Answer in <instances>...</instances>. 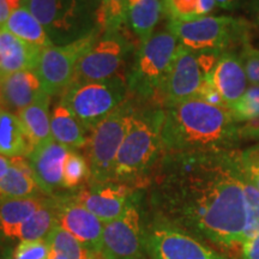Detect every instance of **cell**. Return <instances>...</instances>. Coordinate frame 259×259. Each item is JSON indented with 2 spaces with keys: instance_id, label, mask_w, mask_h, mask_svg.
Here are the masks:
<instances>
[{
  "instance_id": "obj_1",
  "label": "cell",
  "mask_w": 259,
  "mask_h": 259,
  "mask_svg": "<svg viewBox=\"0 0 259 259\" xmlns=\"http://www.w3.org/2000/svg\"><path fill=\"white\" fill-rule=\"evenodd\" d=\"M153 169L155 218L227 257L241 254L246 198L240 151L163 153Z\"/></svg>"
},
{
  "instance_id": "obj_2",
  "label": "cell",
  "mask_w": 259,
  "mask_h": 259,
  "mask_svg": "<svg viewBox=\"0 0 259 259\" xmlns=\"http://www.w3.org/2000/svg\"><path fill=\"white\" fill-rule=\"evenodd\" d=\"M239 126L229 109L198 97L164 106L160 126L163 153L234 150L241 141Z\"/></svg>"
},
{
  "instance_id": "obj_3",
  "label": "cell",
  "mask_w": 259,
  "mask_h": 259,
  "mask_svg": "<svg viewBox=\"0 0 259 259\" xmlns=\"http://www.w3.org/2000/svg\"><path fill=\"white\" fill-rule=\"evenodd\" d=\"M161 108L147 113L136 112L116 157L113 183L141 180L163 155L161 134Z\"/></svg>"
},
{
  "instance_id": "obj_4",
  "label": "cell",
  "mask_w": 259,
  "mask_h": 259,
  "mask_svg": "<svg viewBox=\"0 0 259 259\" xmlns=\"http://www.w3.org/2000/svg\"><path fill=\"white\" fill-rule=\"evenodd\" d=\"M167 30L191 51L225 53L251 40L255 29L244 17L209 15L191 21H168Z\"/></svg>"
},
{
  "instance_id": "obj_5",
  "label": "cell",
  "mask_w": 259,
  "mask_h": 259,
  "mask_svg": "<svg viewBox=\"0 0 259 259\" xmlns=\"http://www.w3.org/2000/svg\"><path fill=\"white\" fill-rule=\"evenodd\" d=\"M178 47L179 41L168 30L154 32L141 44L128 74V92L143 100L160 96Z\"/></svg>"
},
{
  "instance_id": "obj_6",
  "label": "cell",
  "mask_w": 259,
  "mask_h": 259,
  "mask_svg": "<svg viewBox=\"0 0 259 259\" xmlns=\"http://www.w3.org/2000/svg\"><path fill=\"white\" fill-rule=\"evenodd\" d=\"M127 92V83L119 76L99 82H73L61 94L60 103L67 107L89 134L125 102Z\"/></svg>"
},
{
  "instance_id": "obj_7",
  "label": "cell",
  "mask_w": 259,
  "mask_h": 259,
  "mask_svg": "<svg viewBox=\"0 0 259 259\" xmlns=\"http://www.w3.org/2000/svg\"><path fill=\"white\" fill-rule=\"evenodd\" d=\"M135 113L131 103L125 101L89 132L85 149L92 184L113 181L116 157Z\"/></svg>"
},
{
  "instance_id": "obj_8",
  "label": "cell",
  "mask_w": 259,
  "mask_h": 259,
  "mask_svg": "<svg viewBox=\"0 0 259 259\" xmlns=\"http://www.w3.org/2000/svg\"><path fill=\"white\" fill-rule=\"evenodd\" d=\"M97 28L72 42L65 45H53L41 51L36 72L44 92L50 96L63 94L76 77L77 66L84 54L100 37Z\"/></svg>"
},
{
  "instance_id": "obj_9",
  "label": "cell",
  "mask_w": 259,
  "mask_h": 259,
  "mask_svg": "<svg viewBox=\"0 0 259 259\" xmlns=\"http://www.w3.org/2000/svg\"><path fill=\"white\" fill-rule=\"evenodd\" d=\"M222 53L194 52L179 44L160 97L164 106L198 97L205 79Z\"/></svg>"
},
{
  "instance_id": "obj_10",
  "label": "cell",
  "mask_w": 259,
  "mask_h": 259,
  "mask_svg": "<svg viewBox=\"0 0 259 259\" xmlns=\"http://www.w3.org/2000/svg\"><path fill=\"white\" fill-rule=\"evenodd\" d=\"M150 259H232L183 229L155 218L144 231Z\"/></svg>"
},
{
  "instance_id": "obj_11",
  "label": "cell",
  "mask_w": 259,
  "mask_h": 259,
  "mask_svg": "<svg viewBox=\"0 0 259 259\" xmlns=\"http://www.w3.org/2000/svg\"><path fill=\"white\" fill-rule=\"evenodd\" d=\"M22 6L44 25L52 42L69 44L90 31L84 28L83 0H28Z\"/></svg>"
},
{
  "instance_id": "obj_12",
  "label": "cell",
  "mask_w": 259,
  "mask_h": 259,
  "mask_svg": "<svg viewBox=\"0 0 259 259\" xmlns=\"http://www.w3.org/2000/svg\"><path fill=\"white\" fill-rule=\"evenodd\" d=\"M130 47L131 45L121 30L100 35L79 60L73 82H99L116 77Z\"/></svg>"
},
{
  "instance_id": "obj_13",
  "label": "cell",
  "mask_w": 259,
  "mask_h": 259,
  "mask_svg": "<svg viewBox=\"0 0 259 259\" xmlns=\"http://www.w3.org/2000/svg\"><path fill=\"white\" fill-rule=\"evenodd\" d=\"M144 229L141 213L135 203L111 222L103 223V259H145Z\"/></svg>"
},
{
  "instance_id": "obj_14",
  "label": "cell",
  "mask_w": 259,
  "mask_h": 259,
  "mask_svg": "<svg viewBox=\"0 0 259 259\" xmlns=\"http://www.w3.org/2000/svg\"><path fill=\"white\" fill-rule=\"evenodd\" d=\"M57 222L93 253H101L103 223L71 197L53 199Z\"/></svg>"
},
{
  "instance_id": "obj_15",
  "label": "cell",
  "mask_w": 259,
  "mask_h": 259,
  "mask_svg": "<svg viewBox=\"0 0 259 259\" xmlns=\"http://www.w3.org/2000/svg\"><path fill=\"white\" fill-rule=\"evenodd\" d=\"M72 198L85 206L102 223L118 219L132 203L131 189L125 184L113 181L90 184L89 187L79 190L73 194Z\"/></svg>"
},
{
  "instance_id": "obj_16",
  "label": "cell",
  "mask_w": 259,
  "mask_h": 259,
  "mask_svg": "<svg viewBox=\"0 0 259 259\" xmlns=\"http://www.w3.org/2000/svg\"><path fill=\"white\" fill-rule=\"evenodd\" d=\"M70 149L51 141L34 148L27 157L34 173L38 189L46 194H53L61 187L63 167Z\"/></svg>"
},
{
  "instance_id": "obj_17",
  "label": "cell",
  "mask_w": 259,
  "mask_h": 259,
  "mask_svg": "<svg viewBox=\"0 0 259 259\" xmlns=\"http://www.w3.org/2000/svg\"><path fill=\"white\" fill-rule=\"evenodd\" d=\"M210 79L228 109L250 87L240 56L234 51H227L221 54L210 73Z\"/></svg>"
},
{
  "instance_id": "obj_18",
  "label": "cell",
  "mask_w": 259,
  "mask_h": 259,
  "mask_svg": "<svg viewBox=\"0 0 259 259\" xmlns=\"http://www.w3.org/2000/svg\"><path fill=\"white\" fill-rule=\"evenodd\" d=\"M3 105L21 112L44 94L42 84L35 71H19L0 78Z\"/></svg>"
},
{
  "instance_id": "obj_19",
  "label": "cell",
  "mask_w": 259,
  "mask_h": 259,
  "mask_svg": "<svg viewBox=\"0 0 259 259\" xmlns=\"http://www.w3.org/2000/svg\"><path fill=\"white\" fill-rule=\"evenodd\" d=\"M41 48L31 46L2 28L0 78L19 71H35Z\"/></svg>"
},
{
  "instance_id": "obj_20",
  "label": "cell",
  "mask_w": 259,
  "mask_h": 259,
  "mask_svg": "<svg viewBox=\"0 0 259 259\" xmlns=\"http://www.w3.org/2000/svg\"><path fill=\"white\" fill-rule=\"evenodd\" d=\"M34 148L19 116L0 103V155L27 158Z\"/></svg>"
},
{
  "instance_id": "obj_21",
  "label": "cell",
  "mask_w": 259,
  "mask_h": 259,
  "mask_svg": "<svg viewBox=\"0 0 259 259\" xmlns=\"http://www.w3.org/2000/svg\"><path fill=\"white\" fill-rule=\"evenodd\" d=\"M51 132L54 142L70 150L85 148L88 131L63 103H58L51 114Z\"/></svg>"
},
{
  "instance_id": "obj_22",
  "label": "cell",
  "mask_w": 259,
  "mask_h": 259,
  "mask_svg": "<svg viewBox=\"0 0 259 259\" xmlns=\"http://www.w3.org/2000/svg\"><path fill=\"white\" fill-rule=\"evenodd\" d=\"M38 185L25 157H12L10 168L0 183V202L35 197Z\"/></svg>"
},
{
  "instance_id": "obj_23",
  "label": "cell",
  "mask_w": 259,
  "mask_h": 259,
  "mask_svg": "<svg viewBox=\"0 0 259 259\" xmlns=\"http://www.w3.org/2000/svg\"><path fill=\"white\" fill-rule=\"evenodd\" d=\"M46 200L29 197L0 202V233L5 238L17 239L21 227L44 206Z\"/></svg>"
},
{
  "instance_id": "obj_24",
  "label": "cell",
  "mask_w": 259,
  "mask_h": 259,
  "mask_svg": "<svg viewBox=\"0 0 259 259\" xmlns=\"http://www.w3.org/2000/svg\"><path fill=\"white\" fill-rule=\"evenodd\" d=\"M164 14V0H127V24L143 44Z\"/></svg>"
},
{
  "instance_id": "obj_25",
  "label": "cell",
  "mask_w": 259,
  "mask_h": 259,
  "mask_svg": "<svg viewBox=\"0 0 259 259\" xmlns=\"http://www.w3.org/2000/svg\"><path fill=\"white\" fill-rule=\"evenodd\" d=\"M2 28L11 32L14 36L21 38L22 41L27 42L31 46L41 48V50L54 45L48 36L44 25L25 6H21L12 12Z\"/></svg>"
},
{
  "instance_id": "obj_26",
  "label": "cell",
  "mask_w": 259,
  "mask_h": 259,
  "mask_svg": "<svg viewBox=\"0 0 259 259\" xmlns=\"http://www.w3.org/2000/svg\"><path fill=\"white\" fill-rule=\"evenodd\" d=\"M50 102L51 96L44 93L34 103L17 113L34 147L53 141L51 132Z\"/></svg>"
},
{
  "instance_id": "obj_27",
  "label": "cell",
  "mask_w": 259,
  "mask_h": 259,
  "mask_svg": "<svg viewBox=\"0 0 259 259\" xmlns=\"http://www.w3.org/2000/svg\"><path fill=\"white\" fill-rule=\"evenodd\" d=\"M51 252L59 259H94L93 253L78 239L56 223L46 239Z\"/></svg>"
},
{
  "instance_id": "obj_28",
  "label": "cell",
  "mask_w": 259,
  "mask_h": 259,
  "mask_svg": "<svg viewBox=\"0 0 259 259\" xmlns=\"http://www.w3.org/2000/svg\"><path fill=\"white\" fill-rule=\"evenodd\" d=\"M57 223L53 199H47L44 206L37 210L18 231L19 240H46Z\"/></svg>"
},
{
  "instance_id": "obj_29",
  "label": "cell",
  "mask_w": 259,
  "mask_h": 259,
  "mask_svg": "<svg viewBox=\"0 0 259 259\" xmlns=\"http://www.w3.org/2000/svg\"><path fill=\"white\" fill-rule=\"evenodd\" d=\"M95 19L101 35L121 30L127 24V0H100Z\"/></svg>"
},
{
  "instance_id": "obj_30",
  "label": "cell",
  "mask_w": 259,
  "mask_h": 259,
  "mask_svg": "<svg viewBox=\"0 0 259 259\" xmlns=\"http://www.w3.org/2000/svg\"><path fill=\"white\" fill-rule=\"evenodd\" d=\"M215 8V0H164L168 21H191L209 16Z\"/></svg>"
},
{
  "instance_id": "obj_31",
  "label": "cell",
  "mask_w": 259,
  "mask_h": 259,
  "mask_svg": "<svg viewBox=\"0 0 259 259\" xmlns=\"http://www.w3.org/2000/svg\"><path fill=\"white\" fill-rule=\"evenodd\" d=\"M90 179V168L87 158L76 150H69L63 167L61 187L74 190Z\"/></svg>"
},
{
  "instance_id": "obj_32",
  "label": "cell",
  "mask_w": 259,
  "mask_h": 259,
  "mask_svg": "<svg viewBox=\"0 0 259 259\" xmlns=\"http://www.w3.org/2000/svg\"><path fill=\"white\" fill-rule=\"evenodd\" d=\"M229 112L238 124H246L259 119V85H250L246 93L234 105L229 107Z\"/></svg>"
},
{
  "instance_id": "obj_33",
  "label": "cell",
  "mask_w": 259,
  "mask_h": 259,
  "mask_svg": "<svg viewBox=\"0 0 259 259\" xmlns=\"http://www.w3.org/2000/svg\"><path fill=\"white\" fill-rule=\"evenodd\" d=\"M244 191L246 198L245 242L259 233V190L244 177Z\"/></svg>"
},
{
  "instance_id": "obj_34",
  "label": "cell",
  "mask_w": 259,
  "mask_h": 259,
  "mask_svg": "<svg viewBox=\"0 0 259 259\" xmlns=\"http://www.w3.org/2000/svg\"><path fill=\"white\" fill-rule=\"evenodd\" d=\"M239 56L250 85H259V47H255L251 40L246 41L240 47Z\"/></svg>"
},
{
  "instance_id": "obj_35",
  "label": "cell",
  "mask_w": 259,
  "mask_h": 259,
  "mask_svg": "<svg viewBox=\"0 0 259 259\" xmlns=\"http://www.w3.org/2000/svg\"><path fill=\"white\" fill-rule=\"evenodd\" d=\"M15 259H51L46 240H22L14 251Z\"/></svg>"
},
{
  "instance_id": "obj_36",
  "label": "cell",
  "mask_w": 259,
  "mask_h": 259,
  "mask_svg": "<svg viewBox=\"0 0 259 259\" xmlns=\"http://www.w3.org/2000/svg\"><path fill=\"white\" fill-rule=\"evenodd\" d=\"M240 164L245 179L259 190V145L240 151Z\"/></svg>"
},
{
  "instance_id": "obj_37",
  "label": "cell",
  "mask_w": 259,
  "mask_h": 259,
  "mask_svg": "<svg viewBox=\"0 0 259 259\" xmlns=\"http://www.w3.org/2000/svg\"><path fill=\"white\" fill-rule=\"evenodd\" d=\"M240 255L242 259H259V233L244 242Z\"/></svg>"
},
{
  "instance_id": "obj_38",
  "label": "cell",
  "mask_w": 259,
  "mask_h": 259,
  "mask_svg": "<svg viewBox=\"0 0 259 259\" xmlns=\"http://www.w3.org/2000/svg\"><path fill=\"white\" fill-rule=\"evenodd\" d=\"M22 6V0H0V28L14 11Z\"/></svg>"
},
{
  "instance_id": "obj_39",
  "label": "cell",
  "mask_w": 259,
  "mask_h": 259,
  "mask_svg": "<svg viewBox=\"0 0 259 259\" xmlns=\"http://www.w3.org/2000/svg\"><path fill=\"white\" fill-rule=\"evenodd\" d=\"M239 135L241 141L245 139H259V119L258 120L246 122L239 126Z\"/></svg>"
},
{
  "instance_id": "obj_40",
  "label": "cell",
  "mask_w": 259,
  "mask_h": 259,
  "mask_svg": "<svg viewBox=\"0 0 259 259\" xmlns=\"http://www.w3.org/2000/svg\"><path fill=\"white\" fill-rule=\"evenodd\" d=\"M246 8H247L248 17H250L248 21L253 24L254 29L259 30V0H247Z\"/></svg>"
},
{
  "instance_id": "obj_41",
  "label": "cell",
  "mask_w": 259,
  "mask_h": 259,
  "mask_svg": "<svg viewBox=\"0 0 259 259\" xmlns=\"http://www.w3.org/2000/svg\"><path fill=\"white\" fill-rule=\"evenodd\" d=\"M247 0H215L216 6L227 11H234V10L241 8L246 4Z\"/></svg>"
},
{
  "instance_id": "obj_42",
  "label": "cell",
  "mask_w": 259,
  "mask_h": 259,
  "mask_svg": "<svg viewBox=\"0 0 259 259\" xmlns=\"http://www.w3.org/2000/svg\"><path fill=\"white\" fill-rule=\"evenodd\" d=\"M10 163H11V158L2 156V155H0V183H2V180L4 179L6 173H8Z\"/></svg>"
},
{
  "instance_id": "obj_43",
  "label": "cell",
  "mask_w": 259,
  "mask_h": 259,
  "mask_svg": "<svg viewBox=\"0 0 259 259\" xmlns=\"http://www.w3.org/2000/svg\"><path fill=\"white\" fill-rule=\"evenodd\" d=\"M0 259H15L14 258V251H11V250L4 251V253L0 255Z\"/></svg>"
},
{
  "instance_id": "obj_44",
  "label": "cell",
  "mask_w": 259,
  "mask_h": 259,
  "mask_svg": "<svg viewBox=\"0 0 259 259\" xmlns=\"http://www.w3.org/2000/svg\"><path fill=\"white\" fill-rule=\"evenodd\" d=\"M94 259H103V257H102V255H101V254L96 253V254H95V258H94Z\"/></svg>"
},
{
  "instance_id": "obj_45",
  "label": "cell",
  "mask_w": 259,
  "mask_h": 259,
  "mask_svg": "<svg viewBox=\"0 0 259 259\" xmlns=\"http://www.w3.org/2000/svg\"><path fill=\"white\" fill-rule=\"evenodd\" d=\"M51 259H59V258H58L56 254H53V253H52V252H51Z\"/></svg>"
},
{
  "instance_id": "obj_46",
  "label": "cell",
  "mask_w": 259,
  "mask_h": 259,
  "mask_svg": "<svg viewBox=\"0 0 259 259\" xmlns=\"http://www.w3.org/2000/svg\"><path fill=\"white\" fill-rule=\"evenodd\" d=\"M0 103H3V96H2V85H0Z\"/></svg>"
},
{
  "instance_id": "obj_47",
  "label": "cell",
  "mask_w": 259,
  "mask_h": 259,
  "mask_svg": "<svg viewBox=\"0 0 259 259\" xmlns=\"http://www.w3.org/2000/svg\"><path fill=\"white\" fill-rule=\"evenodd\" d=\"M27 2H28V0H22V5H23L24 3H27Z\"/></svg>"
},
{
  "instance_id": "obj_48",
  "label": "cell",
  "mask_w": 259,
  "mask_h": 259,
  "mask_svg": "<svg viewBox=\"0 0 259 259\" xmlns=\"http://www.w3.org/2000/svg\"><path fill=\"white\" fill-rule=\"evenodd\" d=\"M0 34H2V28H0Z\"/></svg>"
},
{
  "instance_id": "obj_49",
  "label": "cell",
  "mask_w": 259,
  "mask_h": 259,
  "mask_svg": "<svg viewBox=\"0 0 259 259\" xmlns=\"http://www.w3.org/2000/svg\"><path fill=\"white\" fill-rule=\"evenodd\" d=\"M145 259H147V258H145Z\"/></svg>"
}]
</instances>
